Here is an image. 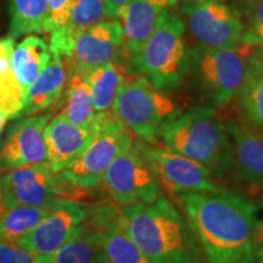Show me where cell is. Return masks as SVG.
<instances>
[{
  "mask_svg": "<svg viewBox=\"0 0 263 263\" xmlns=\"http://www.w3.org/2000/svg\"><path fill=\"white\" fill-rule=\"evenodd\" d=\"M192 227L207 263H255L257 207L241 194L215 192L173 194Z\"/></svg>",
  "mask_w": 263,
  "mask_h": 263,
  "instance_id": "1",
  "label": "cell"
},
{
  "mask_svg": "<svg viewBox=\"0 0 263 263\" xmlns=\"http://www.w3.org/2000/svg\"><path fill=\"white\" fill-rule=\"evenodd\" d=\"M120 210L128 234L150 263H207L189 222L171 200L160 196Z\"/></svg>",
  "mask_w": 263,
  "mask_h": 263,
  "instance_id": "2",
  "label": "cell"
},
{
  "mask_svg": "<svg viewBox=\"0 0 263 263\" xmlns=\"http://www.w3.org/2000/svg\"><path fill=\"white\" fill-rule=\"evenodd\" d=\"M164 149L201 163L215 178L233 172L232 144L222 122L210 107H195L179 114L161 128Z\"/></svg>",
  "mask_w": 263,
  "mask_h": 263,
  "instance_id": "3",
  "label": "cell"
},
{
  "mask_svg": "<svg viewBox=\"0 0 263 263\" xmlns=\"http://www.w3.org/2000/svg\"><path fill=\"white\" fill-rule=\"evenodd\" d=\"M185 29L182 17L164 11L140 51L127 59L123 65L126 73L143 76L166 93L178 89L190 73L192 62Z\"/></svg>",
  "mask_w": 263,
  "mask_h": 263,
  "instance_id": "4",
  "label": "cell"
},
{
  "mask_svg": "<svg viewBox=\"0 0 263 263\" xmlns=\"http://www.w3.org/2000/svg\"><path fill=\"white\" fill-rule=\"evenodd\" d=\"M111 114L138 140L156 146L161 128L182 111L168 93L136 76L121 85Z\"/></svg>",
  "mask_w": 263,
  "mask_h": 263,
  "instance_id": "5",
  "label": "cell"
},
{
  "mask_svg": "<svg viewBox=\"0 0 263 263\" xmlns=\"http://www.w3.org/2000/svg\"><path fill=\"white\" fill-rule=\"evenodd\" d=\"M252 48L215 49L199 45L192 49L190 73L197 89L215 107H223L241 89L249 70Z\"/></svg>",
  "mask_w": 263,
  "mask_h": 263,
  "instance_id": "6",
  "label": "cell"
},
{
  "mask_svg": "<svg viewBox=\"0 0 263 263\" xmlns=\"http://www.w3.org/2000/svg\"><path fill=\"white\" fill-rule=\"evenodd\" d=\"M98 130L83 154L61 176L78 189H90L103 180L111 162L134 143L130 133L111 112H97Z\"/></svg>",
  "mask_w": 263,
  "mask_h": 263,
  "instance_id": "7",
  "label": "cell"
},
{
  "mask_svg": "<svg viewBox=\"0 0 263 263\" xmlns=\"http://www.w3.org/2000/svg\"><path fill=\"white\" fill-rule=\"evenodd\" d=\"M180 14L185 28L199 45L215 49L241 45L245 22L223 0H182Z\"/></svg>",
  "mask_w": 263,
  "mask_h": 263,
  "instance_id": "8",
  "label": "cell"
},
{
  "mask_svg": "<svg viewBox=\"0 0 263 263\" xmlns=\"http://www.w3.org/2000/svg\"><path fill=\"white\" fill-rule=\"evenodd\" d=\"M76 188L45 162L8 171L0 178V210L16 206H48Z\"/></svg>",
  "mask_w": 263,
  "mask_h": 263,
  "instance_id": "9",
  "label": "cell"
},
{
  "mask_svg": "<svg viewBox=\"0 0 263 263\" xmlns=\"http://www.w3.org/2000/svg\"><path fill=\"white\" fill-rule=\"evenodd\" d=\"M101 182L120 206L150 203L161 196L159 180L136 141L111 162Z\"/></svg>",
  "mask_w": 263,
  "mask_h": 263,
  "instance_id": "10",
  "label": "cell"
},
{
  "mask_svg": "<svg viewBox=\"0 0 263 263\" xmlns=\"http://www.w3.org/2000/svg\"><path fill=\"white\" fill-rule=\"evenodd\" d=\"M136 143L159 183L172 195L182 192H215L222 188L201 163L168 149H159L139 140Z\"/></svg>",
  "mask_w": 263,
  "mask_h": 263,
  "instance_id": "11",
  "label": "cell"
},
{
  "mask_svg": "<svg viewBox=\"0 0 263 263\" xmlns=\"http://www.w3.org/2000/svg\"><path fill=\"white\" fill-rule=\"evenodd\" d=\"M88 213L89 207L83 203L59 197L39 224L15 241L33 254L50 256L72 238L87 221Z\"/></svg>",
  "mask_w": 263,
  "mask_h": 263,
  "instance_id": "12",
  "label": "cell"
},
{
  "mask_svg": "<svg viewBox=\"0 0 263 263\" xmlns=\"http://www.w3.org/2000/svg\"><path fill=\"white\" fill-rule=\"evenodd\" d=\"M123 47L122 25L118 18H110L81 33L76 38L70 55L62 60L68 74L85 76L94 68L118 60Z\"/></svg>",
  "mask_w": 263,
  "mask_h": 263,
  "instance_id": "13",
  "label": "cell"
},
{
  "mask_svg": "<svg viewBox=\"0 0 263 263\" xmlns=\"http://www.w3.org/2000/svg\"><path fill=\"white\" fill-rule=\"evenodd\" d=\"M50 114L17 118L0 144V172L45 161L44 128Z\"/></svg>",
  "mask_w": 263,
  "mask_h": 263,
  "instance_id": "14",
  "label": "cell"
},
{
  "mask_svg": "<svg viewBox=\"0 0 263 263\" xmlns=\"http://www.w3.org/2000/svg\"><path fill=\"white\" fill-rule=\"evenodd\" d=\"M97 130V115L94 122L88 127L74 126L64 116L58 115L44 128L45 162L54 172H61L83 154L94 139Z\"/></svg>",
  "mask_w": 263,
  "mask_h": 263,
  "instance_id": "15",
  "label": "cell"
},
{
  "mask_svg": "<svg viewBox=\"0 0 263 263\" xmlns=\"http://www.w3.org/2000/svg\"><path fill=\"white\" fill-rule=\"evenodd\" d=\"M90 227L101 230L107 263H150L144 252L128 234L121 210L111 206L89 209Z\"/></svg>",
  "mask_w": 263,
  "mask_h": 263,
  "instance_id": "16",
  "label": "cell"
},
{
  "mask_svg": "<svg viewBox=\"0 0 263 263\" xmlns=\"http://www.w3.org/2000/svg\"><path fill=\"white\" fill-rule=\"evenodd\" d=\"M233 153V172L263 189V129L238 121L224 122Z\"/></svg>",
  "mask_w": 263,
  "mask_h": 263,
  "instance_id": "17",
  "label": "cell"
},
{
  "mask_svg": "<svg viewBox=\"0 0 263 263\" xmlns=\"http://www.w3.org/2000/svg\"><path fill=\"white\" fill-rule=\"evenodd\" d=\"M179 0H129L118 11L124 35L123 54L126 58L137 55L150 38L161 15Z\"/></svg>",
  "mask_w": 263,
  "mask_h": 263,
  "instance_id": "18",
  "label": "cell"
},
{
  "mask_svg": "<svg viewBox=\"0 0 263 263\" xmlns=\"http://www.w3.org/2000/svg\"><path fill=\"white\" fill-rule=\"evenodd\" d=\"M105 18L108 16L104 0H73L65 24L51 32L49 44L51 54L66 59L70 55L76 38Z\"/></svg>",
  "mask_w": 263,
  "mask_h": 263,
  "instance_id": "19",
  "label": "cell"
},
{
  "mask_svg": "<svg viewBox=\"0 0 263 263\" xmlns=\"http://www.w3.org/2000/svg\"><path fill=\"white\" fill-rule=\"evenodd\" d=\"M68 83V71L64 60L52 55L45 70L29 88L22 110L16 117H27L41 112L57 104L64 94Z\"/></svg>",
  "mask_w": 263,
  "mask_h": 263,
  "instance_id": "20",
  "label": "cell"
},
{
  "mask_svg": "<svg viewBox=\"0 0 263 263\" xmlns=\"http://www.w3.org/2000/svg\"><path fill=\"white\" fill-rule=\"evenodd\" d=\"M50 59L49 44L37 35H28L16 45L12 54V67L25 98Z\"/></svg>",
  "mask_w": 263,
  "mask_h": 263,
  "instance_id": "21",
  "label": "cell"
},
{
  "mask_svg": "<svg viewBox=\"0 0 263 263\" xmlns=\"http://www.w3.org/2000/svg\"><path fill=\"white\" fill-rule=\"evenodd\" d=\"M48 258L50 263H107L103 233L84 222L72 238Z\"/></svg>",
  "mask_w": 263,
  "mask_h": 263,
  "instance_id": "22",
  "label": "cell"
},
{
  "mask_svg": "<svg viewBox=\"0 0 263 263\" xmlns=\"http://www.w3.org/2000/svg\"><path fill=\"white\" fill-rule=\"evenodd\" d=\"M89 84L93 97L95 112H107L112 108L121 85L126 81L127 73L120 62L112 61L94 68L84 76Z\"/></svg>",
  "mask_w": 263,
  "mask_h": 263,
  "instance_id": "23",
  "label": "cell"
},
{
  "mask_svg": "<svg viewBox=\"0 0 263 263\" xmlns=\"http://www.w3.org/2000/svg\"><path fill=\"white\" fill-rule=\"evenodd\" d=\"M14 49L15 38H0V108L9 115L10 120H16L25 103L12 67Z\"/></svg>",
  "mask_w": 263,
  "mask_h": 263,
  "instance_id": "24",
  "label": "cell"
},
{
  "mask_svg": "<svg viewBox=\"0 0 263 263\" xmlns=\"http://www.w3.org/2000/svg\"><path fill=\"white\" fill-rule=\"evenodd\" d=\"M48 15L49 0H10L9 35L45 33Z\"/></svg>",
  "mask_w": 263,
  "mask_h": 263,
  "instance_id": "25",
  "label": "cell"
},
{
  "mask_svg": "<svg viewBox=\"0 0 263 263\" xmlns=\"http://www.w3.org/2000/svg\"><path fill=\"white\" fill-rule=\"evenodd\" d=\"M60 115L74 126L88 127L94 122L97 112L94 110L90 87L84 76L77 73L70 76L66 104Z\"/></svg>",
  "mask_w": 263,
  "mask_h": 263,
  "instance_id": "26",
  "label": "cell"
},
{
  "mask_svg": "<svg viewBox=\"0 0 263 263\" xmlns=\"http://www.w3.org/2000/svg\"><path fill=\"white\" fill-rule=\"evenodd\" d=\"M239 108L242 121L263 129V65L249 60V70L239 94Z\"/></svg>",
  "mask_w": 263,
  "mask_h": 263,
  "instance_id": "27",
  "label": "cell"
},
{
  "mask_svg": "<svg viewBox=\"0 0 263 263\" xmlns=\"http://www.w3.org/2000/svg\"><path fill=\"white\" fill-rule=\"evenodd\" d=\"M48 206H16L0 210V239L17 240L34 229L48 215Z\"/></svg>",
  "mask_w": 263,
  "mask_h": 263,
  "instance_id": "28",
  "label": "cell"
},
{
  "mask_svg": "<svg viewBox=\"0 0 263 263\" xmlns=\"http://www.w3.org/2000/svg\"><path fill=\"white\" fill-rule=\"evenodd\" d=\"M0 263H50L48 256L33 254L15 240L0 239Z\"/></svg>",
  "mask_w": 263,
  "mask_h": 263,
  "instance_id": "29",
  "label": "cell"
},
{
  "mask_svg": "<svg viewBox=\"0 0 263 263\" xmlns=\"http://www.w3.org/2000/svg\"><path fill=\"white\" fill-rule=\"evenodd\" d=\"M263 42V0L252 3L248 12V21L245 22V31L241 44L256 47Z\"/></svg>",
  "mask_w": 263,
  "mask_h": 263,
  "instance_id": "30",
  "label": "cell"
},
{
  "mask_svg": "<svg viewBox=\"0 0 263 263\" xmlns=\"http://www.w3.org/2000/svg\"><path fill=\"white\" fill-rule=\"evenodd\" d=\"M73 0H49V15L45 33H51L65 24Z\"/></svg>",
  "mask_w": 263,
  "mask_h": 263,
  "instance_id": "31",
  "label": "cell"
},
{
  "mask_svg": "<svg viewBox=\"0 0 263 263\" xmlns=\"http://www.w3.org/2000/svg\"><path fill=\"white\" fill-rule=\"evenodd\" d=\"M129 0H104L108 18H116L118 11L123 8Z\"/></svg>",
  "mask_w": 263,
  "mask_h": 263,
  "instance_id": "32",
  "label": "cell"
},
{
  "mask_svg": "<svg viewBox=\"0 0 263 263\" xmlns=\"http://www.w3.org/2000/svg\"><path fill=\"white\" fill-rule=\"evenodd\" d=\"M249 60L251 62H256V64L263 65V42L261 44L256 45V47L252 48L251 54H250Z\"/></svg>",
  "mask_w": 263,
  "mask_h": 263,
  "instance_id": "33",
  "label": "cell"
},
{
  "mask_svg": "<svg viewBox=\"0 0 263 263\" xmlns=\"http://www.w3.org/2000/svg\"><path fill=\"white\" fill-rule=\"evenodd\" d=\"M10 120L9 115L5 112V111H3L2 108H0V138H2V134L3 132L5 129V126H6V122Z\"/></svg>",
  "mask_w": 263,
  "mask_h": 263,
  "instance_id": "34",
  "label": "cell"
},
{
  "mask_svg": "<svg viewBox=\"0 0 263 263\" xmlns=\"http://www.w3.org/2000/svg\"><path fill=\"white\" fill-rule=\"evenodd\" d=\"M255 263H263V241L258 242L257 246H256Z\"/></svg>",
  "mask_w": 263,
  "mask_h": 263,
  "instance_id": "35",
  "label": "cell"
},
{
  "mask_svg": "<svg viewBox=\"0 0 263 263\" xmlns=\"http://www.w3.org/2000/svg\"><path fill=\"white\" fill-rule=\"evenodd\" d=\"M261 241H263V219L262 221L259 219V223H258L257 233H256V246H257L258 242Z\"/></svg>",
  "mask_w": 263,
  "mask_h": 263,
  "instance_id": "36",
  "label": "cell"
},
{
  "mask_svg": "<svg viewBox=\"0 0 263 263\" xmlns=\"http://www.w3.org/2000/svg\"><path fill=\"white\" fill-rule=\"evenodd\" d=\"M246 2H249L250 4H252V3H256V2H258V0H246Z\"/></svg>",
  "mask_w": 263,
  "mask_h": 263,
  "instance_id": "37",
  "label": "cell"
}]
</instances>
